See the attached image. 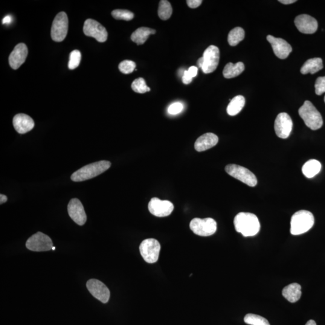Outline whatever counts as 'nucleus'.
I'll use <instances>...</instances> for the list:
<instances>
[{
  "instance_id": "nucleus-15",
  "label": "nucleus",
  "mask_w": 325,
  "mask_h": 325,
  "mask_svg": "<svg viewBox=\"0 0 325 325\" xmlns=\"http://www.w3.org/2000/svg\"><path fill=\"white\" fill-rule=\"evenodd\" d=\"M69 216L78 225L85 224L87 216L82 203L79 199L73 198L69 201L68 205Z\"/></svg>"
},
{
  "instance_id": "nucleus-7",
  "label": "nucleus",
  "mask_w": 325,
  "mask_h": 325,
  "mask_svg": "<svg viewBox=\"0 0 325 325\" xmlns=\"http://www.w3.org/2000/svg\"><path fill=\"white\" fill-rule=\"evenodd\" d=\"M161 249V244L155 239H145L139 246L142 257L145 262L150 264L158 262Z\"/></svg>"
},
{
  "instance_id": "nucleus-29",
  "label": "nucleus",
  "mask_w": 325,
  "mask_h": 325,
  "mask_svg": "<svg viewBox=\"0 0 325 325\" xmlns=\"http://www.w3.org/2000/svg\"><path fill=\"white\" fill-rule=\"evenodd\" d=\"M246 324L250 325H270L269 322L262 316L254 314H248L244 318Z\"/></svg>"
},
{
  "instance_id": "nucleus-28",
  "label": "nucleus",
  "mask_w": 325,
  "mask_h": 325,
  "mask_svg": "<svg viewBox=\"0 0 325 325\" xmlns=\"http://www.w3.org/2000/svg\"><path fill=\"white\" fill-rule=\"evenodd\" d=\"M172 14V8L170 2L166 0H162L160 1L158 14L162 20H167L170 18Z\"/></svg>"
},
{
  "instance_id": "nucleus-26",
  "label": "nucleus",
  "mask_w": 325,
  "mask_h": 325,
  "mask_svg": "<svg viewBox=\"0 0 325 325\" xmlns=\"http://www.w3.org/2000/svg\"><path fill=\"white\" fill-rule=\"evenodd\" d=\"M245 105V98L242 95H237L228 104L226 112L229 115L236 116L242 111Z\"/></svg>"
},
{
  "instance_id": "nucleus-11",
  "label": "nucleus",
  "mask_w": 325,
  "mask_h": 325,
  "mask_svg": "<svg viewBox=\"0 0 325 325\" xmlns=\"http://www.w3.org/2000/svg\"><path fill=\"white\" fill-rule=\"evenodd\" d=\"M84 33L87 36L94 37L99 42H106L108 33L105 27L99 22L92 19H87L83 27Z\"/></svg>"
},
{
  "instance_id": "nucleus-32",
  "label": "nucleus",
  "mask_w": 325,
  "mask_h": 325,
  "mask_svg": "<svg viewBox=\"0 0 325 325\" xmlns=\"http://www.w3.org/2000/svg\"><path fill=\"white\" fill-rule=\"evenodd\" d=\"M136 63L132 60H124L119 65V69L122 73L129 74L136 70Z\"/></svg>"
},
{
  "instance_id": "nucleus-13",
  "label": "nucleus",
  "mask_w": 325,
  "mask_h": 325,
  "mask_svg": "<svg viewBox=\"0 0 325 325\" xmlns=\"http://www.w3.org/2000/svg\"><path fill=\"white\" fill-rule=\"evenodd\" d=\"M149 209L153 215L162 217L169 216L172 213L174 206L172 202L167 200L153 198L149 202Z\"/></svg>"
},
{
  "instance_id": "nucleus-44",
  "label": "nucleus",
  "mask_w": 325,
  "mask_h": 325,
  "mask_svg": "<svg viewBox=\"0 0 325 325\" xmlns=\"http://www.w3.org/2000/svg\"><path fill=\"white\" fill-rule=\"evenodd\" d=\"M55 249H56V247H55V246H53V248H52V250L55 251Z\"/></svg>"
},
{
  "instance_id": "nucleus-16",
  "label": "nucleus",
  "mask_w": 325,
  "mask_h": 325,
  "mask_svg": "<svg viewBox=\"0 0 325 325\" xmlns=\"http://www.w3.org/2000/svg\"><path fill=\"white\" fill-rule=\"evenodd\" d=\"M295 24L298 30L304 34H313L317 31L318 22L309 14H301L295 19Z\"/></svg>"
},
{
  "instance_id": "nucleus-10",
  "label": "nucleus",
  "mask_w": 325,
  "mask_h": 325,
  "mask_svg": "<svg viewBox=\"0 0 325 325\" xmlns=\"http://www.w3.org/2000/svg\"><path fill=\"white\" fill-rule=\"evenodd\" d=\"M204 64L202 71L205 74H210L216 70L219 65L220 59V51L216 46L210 45L206 49L203 54Z\"/></svg>"
},
{
  "instance_id": "nucleus-42",
  "label": "nucleus",
  "mask_w": 325,
  "mask_h": 325,
  "mask_svg": "<svg viewBox=\"0 0 325 325\" xmlns=\"http://www.w3.org/2000/svg\"><path fill=\"white\" fill-rule=\"evenodd\" d=\"M197 63H198V65L199 66V68L202 69L203 64H204V59H203L202 57H201V58H199V59L198 60V62H197Z\"/></svg>"
},
{
  "instance_id": "nucleus-27",
  "label": "nucleus",
  "mask_w": 325,
  "mask_h": 325,
  "mask_svg": "<svg viewBox=\"0 0 325 325\" xmlns=\"http://www.w3.org/2000/svg\"><path fill=\"white\" fill-rule=\"evenodd\" d=\"M245 33L241 27H236L231 30L228 36V42L231 46H236L245 38Z\"/></svg>"
},
{
  "instance_id": "nucleus-14",
  "label": "nucleus",
  "mask_w": 325,
  "mask_h": 325,
  "mask_svg": "<svg viewBox=\"0 0 325 325\" xmlns=\"http://www.w3.org/2000/svg\"><path fill=\"white\" fill-rule=\"evenodd\" d=\"M86 287L93 297L97 300L104 304L108 303L110 297V290L101 281L96 279L89 280L87 282Z\"/></svg>"
},
{
  "instance_id": "nucleus-3",
  "label": "nucleus",
  "mask_w": 325,
  "mask_h": 325,
  "mask_svg": "<svg viewBox=\"0 0 325 325\" xmlns=\"http://www.w3.org/2000/svg\"><path fill=\"white\" fill-rule=\"evenodd\" d=\"M315 224V217L309 211L300 210L292 216L290 222V233L297 236L307 233Z\"/></svg>"
},
{
  "instance_id": "nucleus-34",
  "label": "nucleus",
  "mask_w": 325,
  "mask_h": 325,
  "mask_svg": "<svg viewBox=\"0 0 325 325\" xmlns=\"http://www.w3.org/2000/svg\"><path fill=\"white\" fill-rule=\"evenodd\" d=\"M315 92L318 95H321L325 93V76L319 77L316 80Z\"/></svg>"
},
{
  "instance_id": "nucleus-12",
  "label": "nucleus",
  "mask_w": 325,
  "mask_h": 325,
  "mask_svg": "<svg viewBox=\"0 0 325 325\" xmlns=\"http://www.w3.org/2000/svg\"><path fill=\"white\" fill-rule=\"evenodd\" d=\"M291 117L286 113H281L276 118L274 129L276 135L281 139L288 138L293 129Z\"/></svg>"
},
{
  "instance_id": "nucleus-2",
  "label": "nucleus",
  "mask_w": 325,
  "mask_h": 325,
  "mask_svg": "<svg viewBox=\"0 0 325 325\" xmlns=\"http://www.w3.org/2000/svg\"><path fill=\"white\" fill-rule=\"evenodd\" d=\"M111 166V162L102 161L86 165L75 171L71 175V179L75 182L88 180L104 173Z\"/></svg>"
},
{
  "instance_id": "nucleus-24",
  "label": "nucleus",
  "mask_w": 325,
  "mask_h": 325,
  "mask_svg": "<svg viewBox=\"0 0 325 325\" xmlns=\"http://www.w3.org/2000/svg\"><path fill=\"white\" fill-rule=\"evenodd\" d=\"M245 70V65L242 62L236 64L228 63L226 64L223 71V76L227 79L239 76Z\"/></svg>"
},
{
  "instance_id": "nucleus-30",
  "label": "nucleus",
  "mask_w": 325,
  "mask_h": 325,
  "mask_svg": "<svg viewBox=\"0 0 325 325\" xmlns=\"http://www.w3.org/2000/svg\"><path fill=\"white\" fill-rule=\"evenodd\" d=\"M132 88L136 93L145 94L151 91L149 87L147 85L146 82L143 78H139L132 83Z\"/></svg>"
},
{
  "instance_id": "nucleus-45",
  "label": "nucleus",
  "mask_w": 325,
  "mask_h": 325,
  "mask_svg": "<svg viewBox=\"0 0 325 325\" xmlns=\"http://www.w3.org/2000/svg\"><path fill=\"white\" fill-rule=\"evenodd\" d=\"M324 101H325V98H324Z\"/></svg>"
},
{
  "instance_id": "nucleus-40",
  "label": "nucleus",
  "mask_w": 325,
  "mask_h": 325,
  "mask_svg": "<svg viewBox=\"0 0 325 325\" xmlns=\"http://www.w3.org/2000/svg\"><path fill=\"white\" fill-rule=\"evenodd\" d=\"M296 0H280L279 2L284 4H291L297 2Z\"/></svg>"
},
{
  "instance_id": "nucleus-41",
  "label": "nucleus",
  "mask_w": 325,
  "mask_h": 325,
  "mask_svg": "<svg viewBox=\"0 0 325 325\" xmlns=\"http://www.w3.org/2000/svg\"><path fill=\"white\" fill-rule=\"evenodd\" d=\"M7 201V197L6 196L2 194H0V204H4V203L6 202Z\"/></svg>"
},
{
  "instance_id": "nucleus-33",
  "label": "nucleus",
  "mask_w": 325,
  "mask_h": 325,
  "mask_svg": "<svg viewBox=\"0 0 325 325\" xmlns=\"http://www.w3.org/2000/svg\"><path fill=\"white\" fill-rule=\"evenodd\" d=\"M81 53L80 51L74 50L72 51L69 57V61L68 63V68L71 70L77 68L79 66L81 61Z\"/></svg>"
},
{
  "instance_id": "nucleus-38",
  "label": "nucleus",
  "mask_w": 325,
  "mask_h": 325,
  "mask_svg": "<svg viewBox=\"0 0 325 325\" xmlns=\"http://www.w3.org/2000/svg\"><path fill=\"white\" fill-rule=\"evenodd\" d=\"M198 68L196 67V66H191L189 69H188V73L190 75V77L191 78H194L197 75V74H198Z\"/></svg>"
},
{
  "instance_id": "nucleus-21",
  "label": "nucleus",
  "mask_w": 325,
  "mask_h": 325,
  "mask_svg": "<svg viewBox=\"0 0 325 325\" xmlns=\"http://www.w3.org/2000/svg\"><path fill=\"white\" fill-rule=\"evenodd\" d=\"M282 294L290 303H295L300 300L301 297V286L298 283L290 284L284 287Z\"/></svg>"
},
{
  "instance_id": "nucleus-18",
  "label": "nucleus",
  "mask_w": 325,
  "mask_h": 325,
  "mask_svg": "<svg viewBox=\"0 0 325 325\" xmlns=\"http://www.w3.org/2000/svg\"><path fill=\"white\" fill-rule=\"evenodd\" d=\"M28 55V48L24 43H21L15 46L8 58L10 67L18 69L25 62Z\"/></svg>"
},
{
  "instance_id": "nucleus-35",
  "label": "nucleus",
  "mask_w": 325,
  "mask_h": 325,
  "mask_svg": "<svg viewBox=\"0 0 325 325\" xmlns=\"http://www.w3.org/2000/svg\"><path fill=\"white\" fill-rule=\"evenodd\" d=\"M184 107L182 104L181 103H175L171 104L167 109V112L170 115H175L181 113Z\"/></svg>"
},
{
  "instance_id": "nucleus-17",
  "label": "nucleus",
  "mask_w": 325,
  "mask_h": 325,
  "mask_svg": "<svg viewBox=\"0 0 325 325\" xmlns=\"http://www.w3.org/2000/svg\"><path fill=\"white\" fill-rule=\"evenodd\" d=\"M267 40L271 43L276 56L280 59H286L292 51L291 45L283 39L268 35L267 36Z\"/></svg>"
},
{
  "instance_id": "nucleus-22",
  "label": "nucleus",
  "mask_w": 325,
  "mask_h": 325,
  "mask_svg": "<svg viewBox=\"0 0 325 325\" xmlns=\"http://www.w3.org/2000/svg\"><path fill=\"white\" fill-rule=\"evenodd\" d=\"M323 61L321 58H313L306 61L304 64L303 67L301 69L302 74L306 75L307 74H314L323 69Z\"/></svg>"
},
{
  "instance_id": "nucleus-1",
  "label": "nucleus",
  "mask_w": 325,
  "mask_h": 325,
  "mask_svg": "<svg viewBox=\"0 0 325 325\" xmlns=\"http://www.w3.org/2000/svg\"><path fill=\"white\" fill-rule=\"evenodd\" d=\"M235 229L244 237L254 236L259 233L260 223L254 214L241 212L237 214L234 220Z\"/></svg>"
},
{
  "instance_id": "nucleus-31",
  "label": "nucleus",
  "mask_w": 325,
  "mask_h": 325,
  "mask_svg": "<svg viewBox=\"0 0 325 325\" xmlns=\"http://www.w3.org/2000/svg\"><path fill=\"white\" fill-rule=\"evenodd\" d=\"M112 15L116 19L131 21L134 18V14L132 11L127 10L117 9L113 10Z\"/></svg>"
},
{
  "instance_id": "nucleus-6",
  "label": "nucleus",
  "mask_w": 325,
  "mask_h": 325,
  "mask_svg": "<svg viewBox=\"0 0 325 325\" xmlns=\"http://www.w3.org/2000/svg\"><path fill=\"white\" fill-rule=\"evenodd\" d=\"M190 228L194 234L202 237L212 236L217 230V223L212 218H194L190 223Z\"/></svg>"
},
{
  "instance_id": "nucleus-39",
  "label": "nucleus",
  "mask_w": 325,
  "mask_h": 325,
  "mask_svg": "<svg viewBox=\"0 0 325 325\" xmlns=\"http://www.w3.org/2000/svg\"><path fill=\"white\" fill-rule=\"evenodd\" d=\"M11 21H12V18H11V17L9 15H7L5 16L4 18L2 19V24H9L10 23H11Z\"/></svg>"
},
{
  "instance_id": "nucleus-36",
  "label": "nucleus",
  "mask_w": 325,
  "mask_h": 325,
  "mask_svg": "<svg viewBox=\"0 0 325 325\" xmlns=\"http://www.w3.org/2000/svg\"><path fill=\"white\" fill-rule=\"evenodd\" d=\"M187 4L188 6L191 8L198 7L202 4V0H187Z\"/></svg>"
},
{
  "instance_id": "nucleus-5",
  "label": "nucleus",
  "mask_w": 325,
  "mask_h": 325,
  "mask_svg": "<svg viewBox=\"0 0 325 325\" xmlns=\"http://www.w3.org/2000/svg\"><path fill=\"white\" fill-rule=\"evenodd\" d=\"M225 171L231 176L242 181L248 186L255 187L257 184V177L245 167L230 164L225 167Z\"/></svg>"
},
{
  "instance_id": "nucleus-19",
  "label": "nucleus",
  "mask_w": 325,
  "mask_h": 325,
  "mask_svg": "<svg viewBox=\"0 0 325 325\" xmlns=\"http://www.w3.org/2000/svg\"><path fill=\"white\" fill-rule=\"evenodd\" d=\"M13 124L14 129L19 134H25L31 131L34 127L33 119L24 113H19L14 116Z\"/></svg>"
},
{
  "instance_id": "nucleus-25",
  "label": "nucleus",
  "mask_w": 325,
  "mask_h": 325,
  "mask_svg": "<svg viewBox=\"0 0 325 325\" xmlns=\"http://www.w3.org/2000/svg\"><path fill=\"white\" fill-rule=\"evenodd\" d=\"M322 164L316 160L312 159L304 164L302 171L307 178H312L321 172Z\"/></svg>"
},
{
  "instance_id": "nucleus-8",
  "label": "nucleus",
  "mask_w": 325,
  "mask_h": 325,
  "mask_svg": "<svg viewBox=\"0 0 325 325\" xmlns=\"http://www.w3.org/2000/svg\"><path fill=\"white\" fill-rule=\"evenodd\" d=\"M68 31V18L64 11L58 13L52 24L51 36L55 42H62L66 38Z\"/></svg>"
},
{
  "instance_id": "nucleus-23",
  "label": "nucleus",
  "mask_w": 325,
  "mask_h": 325,
  "mask_svg": "<svg viewBox=\"0 0 325 325\" xmlns=\"http://www.w3.org/2000/svg\"><path fill=\"white\" fill-rule=\"evenodd\" d=\"M156 31L154 29L148 27H140L133 32L131 39L133 42L138 45H143L147 41L151 34H155Z\"/></svg>"
},
{
  "instance_id": "nucleus-43",
  "label": "nucleus",
  "mask_w": 325,
  "mask_h": 325,
  "mask_svg": "<svg viewBox=\"0 0 325 325\" xmlns=\"http://www.w3.org/2000/svg\"><path fill=\"white\" fill-rule=\"evenodd\" d=\"M306 325H316V322L313 320H310L307 322V323Z\"/></svg>"
},
{
  "instance_id": "nucleus-9",
  "label": "nucleus",
  "mask_w": 325,
  "mask_h": 325,
  "mask_svg": "<svg viewBox=\"0 0 325 325\" xmlns=\"http://www.w3.org/2000/svg\"><path fill=\"white\" fill-rule=\"evenodd\" d=\"M53 246L51 238L41 232H37L33 234L26 242V247L29 250L34 252L50 251Z\"/></svg>"
},
{
  "instance_id": "nucleus-4",
  "label": "nucleus",
  "mask_w": 325,
  "mask_h": 325,
  "mask_svg": "<svg viewBox=\"0 0 325 325\" xmlns=\"http://www.w3.org/2000/svg\"><path fill=\"white\" fill-rule=\"evenodd\" d=\"M298 112L305 124L310 129L317 130L323 126V118L320 112L310 101H305Z\"/></svg>"
},
{
  "instance_id": "nucleus-20",
  "label": "nucleus",
  "mask_w": 325,
  "mask_h": 325,
  "mask_svg": "<svg viewBox=\"0 0 325 325\" xmlns=\"http://www.w3.org/2000/svg\"><path fill=\"white\" fill-rule=\"evenodd\" d=\"M219 138L212 133H207L200 136L194 143V149L198 152H202L216 146Z\"/></svg>"
},
{
  "instance_id": "nucleus-37",
  "label": "nucleus",
  "mask_w": 325,
  "mask_h": 325,
  "mask_svg": "<svg viewBox=\"0 0 325 325\" xmlns=\"http://www.w3.org/2000/svg\"><path fill=\"white\" fill-rule=\"evenodd\" d=\"M192 79L193 78H191L190 75L188 74L187 71H185L183 76L182 77V83L185 84V85H188V84H190L192 81Z\"/></svg>"
}]
</instances>
